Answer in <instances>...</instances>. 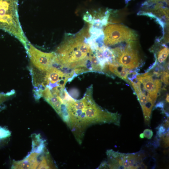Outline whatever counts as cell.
I'll use <instances>...</instances> for the list:
<instances>
[{"label":"cell","instance_id":"obj_9","mask_svg":"<svg viewBox=\"0 0 169 169\" xmlns=\"http://www.w3.org/2000/svg\"><path fill=\"white\" fill-rule=\"evenodd\" d=\"M136 79L141 84L143 88L148 93L153 101L155 103L161 87V81L155 79L149 73L138 74Z\"/></svg>","mask_w":169,"mask_h":169},{"label":"cell","instance_id":"obj_8","mask_svg":"<svg viewBox=\"0 0 169 169\" xmlns=\"http://www.w3.org/2000/svg\"><path fill=\"white\" fill-rule=\"evenodd\" d=\"M127 82L131 84L137 96L142 109L145 122L149 125L152 110L155 103L136 77L132 80L128 79Z\"/></svg>","mask_w":169,"mask_h":169},{"label":"cell","instance_id":"obj_18","mask_svg":"<svg viewBox=\"0 0 169 169\" xmlns=\"http://www.w3.org/2000/svg\"><path fill=\"white\" fill-rule=\"evenodd\" d=\"M7 133V131L3 129L0 128V138H3L6 136Z\"/></svg>","mask_w":169,"mask_h":169},{"label":"cell","instance_id":"obj_6","mask_svg":"<svg viewBox=\"0 0 169 169\" xmlns=\"http://www.w3.org/2000/svg\"><path fill=\"white\" fill-rule=\"evenodd\" d=\"M138 13L156 19L162 27L169 25V0H147Z\"/></svg>","mask_w":169,"mask_h":169},{"label":"cell","instance_id":"obj_10","mask_svg":"<svg viewBox=\"0 0 169 169\" xmlns=\"http://www.w3.org/2000/svg\"><path fill=\"white\" fill-rule=\"evenodd\" d=\"M107 161H106L107 168L124 169L123 164L127 157L128 154L118 152L112 150L107 151Z\"/></svg>","mask_w":169,"mask_h":169},{"label":"cell","instance_id":"obj_23","mask_svg":"<svg viewBox=\"0 0 169 169\" xmlns=\"http://www.w3.org/2000/svg\"><path fill=\"white\" fill-rule=\"evenodd\" d=\"M126 2H127V3L130 0H125Z\"/></svg>","mask_w":169,"mask_h":169},{"label":"cell","instance_id":"obj_13","mask_svg":"<svg viewBox=\"0 0 169 169\" xmlns=\"http://www.w3.org/2000/svg\"><path fill=\"white\" fill-rule=\"evenodd\" d=\"M144 157V154L140 152L128 154V160L130 169H136Z\"/></svg>","mask_w":169,"mask_h":169},{"label":"cell","instance_id":"obj_15","mask_svg":"<svg viewBox=\"0 0 169 169\" xmlns=\"http://www.w3.org/2000/svg\"><path fill=\"white\" fill-rule=\"evenodd\" d=\"M161 137L162 138L163 146L165 147H168L169 146L168 131L164 133Z\"/></svg>","mask_w":169,"mask_h":169},{"label":"cell","instance_id":"obj_16","mask_svg":"<svg viewBox=\"0 0 169 169\" xmlns=\"http://www.w3.org/2000/svg\"><path fill=\"white\" fill-rule=\"evenodd\" d=\"M143 134L144 137L148 139H151L153 136V132L152 130L149 129H146L143 131Z\"/></svg>","mask_w":169,"mask_h":169},{"label":"cell","instance_id":"obj_7","mask_svg":"<svg viewBox=\"0 0 169 169\" xmlns=\"http://www.w3.org/2000/svg\"><path fill=\"white\" fill-rule=\"evenodd\" d=\"M26 50L32 64L42 71H46L52 66L56 56L54 52L46 53L41 51L29 42Z\"/></svg>","mask_w":169,"mask_h":169},{"label":"cell","instance_id":"obj_21","mask_svg":"<svg viewBox=\"0 0 169 169\" xmlns=\"http://www.w3.org/2000/svg\"><path fill=\"white\" fill-rule=\"evenodd\" d=\"M169 95L168 94L167 95V96L166 99V101H167V102H168V103H169Z\"/></svg>","mask_w":169,"mask_h":169},{"label":"cell","instance_id":"obj_17","mask_svg":"<svg viewBox=\"0 0 169 169\" xmlns=\"http://www.w3.org/2000/svg\"><path fill=\"white\" fill-rule=\"evenodd\" d=\"M166 129L165 127L162 125H160L158 128V131L157 132V134L159 137H161L165 133Z\"/></svg>","mask_w":169,"mask_h":169},{"label":"cell","instance_id":"obj_5","mask_svg":"<svg viewBox=\"0 0 169 169\" xmlns=\"http://www.w3.org/2000/svg\"><path fill=\"white\" fill-rule=\"evenodd\" d=\"M137 36L135 31L123 25L110 24L104 30L103 41L105 45L111 46L136 41Z\"/></svg>","mask_w":169,"mask_h":169},{"label":"cell","instance_id":"obj_2","mask_svg":"<svg viewBox=\"0 0 169 169\" xmlns=\"http://www.w3.org/2000/svg\"><path fill=\"white\" fill-rule=\"evenodd\" d=\"M94 51L84 41L82 34L66 38L55 53L60 64L79 74L93 72L90 57Z\"/></svg>","mask_w":169,"mask_h":169},{"label":"cell","instance_id":"obj_22","mask_svg":"<svg viewBox=\"0 0 169 169\" xmlns=\"http://www.w3.org/2000/svg\"><path fill=\"white\" fill-rule=\"evenodd\" d=\"M4 95L3 94H0V100L2 99V98L3 97Z\"/></svg>","mask_w":169,"mask_h":169},{"label":"cell","instance_id":"obj_14","mask_svg":"<svg viewBox=\"0 0 169 169\" xmlns=\"http://www.w3.org/2000/svg\"><path fill=\"white\" fill-rule=\"evenodd\" d=\"M161 75V80L166 84H169V73L168 72L162 71L160 75Z\"/></svg>","mask_w":169,"mask_h":169},{"label":"cell","instance_id":"obj_3","mask_svg":"<svg viewBox=\"0 0 169 169\" xmlns=\"http://www.w3.org/2000/svg\"><path fill=\"white\" fill-rule=\"evenodd\" d=\"M17 0H0V29L14 36L25 46L28 42L19 19Z\"/></svg>","mask_w":169,"mask_h":169},{"label":"cell","instance_id":"obj_20","mask_svg":"<svg viewBox=\"0 0 169 169\" xmlns=\"http://www.w3.org/2000/svg\"><path fill=\"white\" fill-rule=\"evenodd\" d=\"M140 138L141 139H143L144 138V134L143 133H141L139 136Z\"/></svg>","mask_w":169,"mask_h":169},{"label":"cell","instance_id":"obj_1","mask_svg":"<svg viewBox=\"0 0 169 169\" xmlns=\"http://www.w3.org/2000/svg\"><path fill=\"white\" fill-rule=\"evenodd\" d=\"M64 102L67 115L65 123L79 144L82 143L86 130L90 126L104 124L120 125V114L104 109L95 102L92 85L87 89L81 99H74L69 94Z\"/></svg>","mask_w":169,"mask_h":169},{"label":"cell","instance_id":"obj_12","mask_svg":"<svg viewBox=\"0 0 169 169\" xmlns=\"http://www.w3.org/2000/svg\"><path fill=\"white\" fill-rule=\"evenodd\" d=\"M157 49H151L154 52L156 58V62L157 61L160 64L164 62L169 55V50L168 46L161 41V39H158L154 45Z\"/></svg>","mask_w":169,"mask_h":169},{"label":"cell","instance_id":"obj_4","mask_svg":"<svg viewBox=\"0 0 169 169\" xmlns=\"http://www.w3.org/2000/svg\"><path fill=\"white\" fill-rule=\"evenodd\" d=\"M111 49L116 62L129 69H136L141 65V60L136 48V42L133 41Z\"/></svg>","mask_w":169,"mask_h":169},{"label":"cell","instance_id":"obj_11","mask_svg":"<svg viewBox=\"0 0 169 169\" xmlns=\"http://www.w3.org/2000/svg\"><path fill=\"white\" fill-rule=\"evenodd\" d=\"M130 71L117 63H106L104 67L103 72V74L109 75L112 73L127 82V76Z\"/></svg>","mask_w":169,"mask_h":169},{"label":"cell","instance_id":"obj_19","mask_svg":"<svg viewBox=\"0 0 169 169\" xmlns=\"http://www.w3.org/2000/svg\"><path fill=\"white\" fill-rule=\"evenodd\" d=\"M164 106V103L163 102L157 103L155 106V108H161L163 109Z\"/></svg>","mask_w":169,"mask_h":169}]
</instances>
